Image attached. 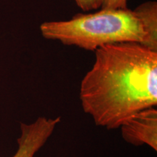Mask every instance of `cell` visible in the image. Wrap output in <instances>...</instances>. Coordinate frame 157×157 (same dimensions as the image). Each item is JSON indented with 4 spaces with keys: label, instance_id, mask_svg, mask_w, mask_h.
Segmentation results:
<instances>
[{
    "label": "cell",
    "instance_id": "277c9868",
    "mask_svg": "<svg viewBox=\"0 0 157 157\" xmlns=\"http://www.w3.org/2000/svg\"><path fill=\"white\" fill-rule=\"evenodd\" d=\"M60 122V117H39L31 123H21L17 148L12 157H34L46 144Z\"/></svg>",
    "mask_w": 157,
    "mask_h": 157
},
{
    "label": "cell",
    "instance_id": "52a82bcc",
    "mask_svg": "<svg viewBox=\"0 0 157 157\" xmlns=\"http://www.w3.org/2000/svg\"><path fill=\"white\" fill-rule=\"evenodd\" d=\"M76 5L83 11H90L101 7L102 0H75Z\"/></svg>",
    "mask_w": 157,
    "mask_h": 157
},
{
    "label": "cell",
    "instance_id": "7a4b0ae2",
    "mask_svg": "<svg viewBox=\"0 0 157 157\" xmlns=\"http://www.w3.org/2000/svg\"><path fill=\"white\" fill-rule=\"evenodd\" d=\"M40 30L45 39L91 51L117 43L134 42L144 46L147 39L140 20L128 8L78 13L68 21L43 23Z\"/></svg>",
    "mask_w": 157,
    "mask_h": 157
},
{
    "label": "cell",
    "instance_id": "3957f363",
    "mask_svg": "<svg viewBox=\"0 0 157 157\" xmlns=\"http://www.w3.org/2000/svg\"><path fill=\"white\" fill-rule=\"evenodd\" d=\"M121 136L134 146L146 145L157 151V110L156 107L139 111L121 125Z\"/></svg>",
    "mask_w": 157,
    "mask_h": 157
},
{
    "label": "cell",
    "instance_id": "6da1fadb",
    "mask_svg": "<svg viewBox=\"0 0 157 157\" xmlns=\"http://www.w3.org/2000/svg\"><path fill=\"white\" fill-rule=\"evenodd\" d=\"M95 54L79 98L97 126L118 129L136 113L156 106L157 52L125 42L100 47Z\"/></svg>",
    "mask_w": 157,
    "mask_h": 157
},
{
    "label": "cell",
    "instance_id": "5b68a950",
    "mask_svg": "<svg viewBox=\"0 0 157 157\" xmlns=\"http://www.w3.org/2000/svg\"><path fill=\"white\" fill-rule=\"evenodd\" d=\"M136 14L143 25L147 34L144 46L157 52V3L150 1L139 5L135 8Z\"/></svg>",
    "mask_w": 157,
    "mask_h": 157
},
{
    "label": "cell",
    "instance_id": "8992f818",
    "mask_svg": "<svg viewBox=\"0 0 157 157\" xmlns=\"http://www.w3.org/2000/svg\"><path fill=\"white\" fill-rule=\"evenodd\" d=\"M127 0H102L101 9L116 10L127 9Z\"/></svg>",
    "mask_w": 157,
    "mask_h": 157
}]
</instances>
